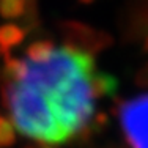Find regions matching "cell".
Listing matches in <instances>:
<instances>
[{
  "mask_svg": "<svg viewBox=\"0 0 148 148\" xmlns=\"http://www.w3.org/2000/svg\"><path fill=\"white\" fill-rule=\"evenodd\" d=\"M95 73L93 57L66 44L41 60L22 58L16 77L3 85L14 129L46 145L77 134L93 117Z\"/></svg>",
  "mask_w": 148,
  "mask_h": 148,
  "instance_id": "obj_1",
  "label": "cell"
},
{
  "mask_svg": "<svg viewBox=\"0 0 148 148\" xmlns=\"http://www.w3.org/2000/svg\"><path fill=\"white\" fill-rule=\"evenodd\" d=\"M118 118L125 139L131 148H148V93L123 101Z\"/></svg>",
  "mask_w": 148,
  "mask_h": 148,
  "instance_id": "obj_2",
  "label": "cell"
},
{
  "mask_svg": "<svg viewBox=\"0 0 148 148\" xmlns=\"http://www.w3.org/2000/svg\"><path fill=\"white\" fill-rule=\"evenodd\" d=\"M62 30L66 38V46L76 47L90 55L101 52L110 44V38L106 33L80 22H65Z\"/></svg>",
  "mask_w": 148,
  "mask_h": 148,
  "instance_id": "obj_3",
  "label": "cell"
},
{
  "mask_svg": "<svg viewBox=\"0 0 148 148\" xmlns=\"http://www.w3.org/2000/svg\"><path fill=\"white\" fill-rule=\"evenodd\" d=\"M25 32L16 24H5L0 27V54H10L13 47L22 44Z\"/></svg>",
  "mask_w": 148,
  "mask_h": 148,
  "instance_id": "obj_4",
  "label": "cell"
},
{
  "mask_svg": "<svg viewBox=\"0 0 148 148\" xmlns=\"http://www.w3.org/2000/svg\"><path fill=\"white\" fill-rule=\"evenodd\" d=\"M118 87V82L114 76L107 73H95L91 77V91H93L95 99L98 98L112 96Z\"/></svg>",
  "mask_w": 148,
  "mask_h": 148,
  "instance_id": "obj_5",
  "label": "cell"
},
{
  "mask_svg": "<svg viewBox=\"0 0 148 148\" xmlns=\"http://www.w3.org/2000/svg\"><path fill=\"white\" fill-rule=\"evenodd\" d=\"M27 0H0V16L6 21L19 19L25 14Z\"/></svg>",
  "mask_w": 148,
  "mask_h": 148,
  "instance_id": "obj_6",
  "label": "cell"
},
{
  "mask_svg": "<svg viewBox=\"0 0 148 148\" xmlns=\"http://www.w3.org/2000/svg\"><path fill=\"white\" fill-rule=\"evenodd\" d=\"M55 44L49 40H41V41H35L32 43L25 51V58L27 60H41L44 57H47L52 51H54Z\"/></svg>",
  "mask_w": 148,
  "mask_h": 148,
  "instance_id": "obj_7",
  "label": "cell"
},
{
  "mask_svg": "<svg viewBox=\"0 0 148 148\" xmlns=\"http://www.w3.org/2000/svg\"><path fill=\"white\" fill-rule=\"evenodd\" d=\"M16 142V129L13 123L0 115V148H10Z\"/></svg>",
  "mask_w": 148,
  "mask_h": 148,
  "instance_id": "obj_8",
  "label": "cell"
},
{
  "mask_svg": "<svg viewBox=\"0 0 148 148\" xmlns=\"http://www.w3.org/2000/svg\"><path fill=\"white\" fill-rule=\"evenodd\" d=\"M137 84L142 87H148V65H145L137 74Z\"/></svg>",
  "mask_w": 148,
  "mask_h": 148,
  "instance_id": "obj_9",
  "label": "cell"
},
{
  "mask_svg": "<svg viewBox=\"0 0 148 148\" xmlns=\"http://www.w3.org/2000/svg\"><path fill=\"white\" fill-rule=\"evenodd\" d=\"M145 51H148V36H147V40H145Z\"/></svg>",
  "mask_w": 148,
  "mask_h": 148,
  "instance_id": "obj_10",
  "label": "cell"
},
{
  "mask_svg": "<svg viewBox=\"0 0 148 148\" xmlns=\"http://www.w3.org/2000/svg\"><path fill=\"white\" fill-rule=\"evenodd\" d=\"M40 148H51V145H46V143H43V145H41Z\"/></svg>",
  "mask_w": 148,
  "mask_h": 148,
  "instance_id": "obj_11",
  "label": "cell"
},
{
  "mask_svg": "<svg viewBox=\"0 0 148 148\" xmlns=\"http://www.w3.org/2000/svg\"><path fill=\"white\" fill-rule=\"evenodd\" d=\"M80 2H84V3H90V2H93V0H80Z\"/></svg>",
  "mask_w": 148,
  "mask_h": 148,
  "instance_id": "obj_12",
  "label": "cell"
},
{
  "mask_svg": "<svg viewBox=\"0 0 148 148\" xmlns=\"http://www.w3.org/2000/svg\"><path fill=\"white\" fill-rule=\"evenodd\" d=\"M25 148H40V147H25Z\"/></svg>",
  "mask_w": 148,
  "mask_h": 148,
  "instance_id": "obj_13",
  "label": "cell"
},
{
  "mask_svg": "<svg viewBox=\"0 0 148 148\" xmlns=\"http://www.w3.org/2000/svg\"><path fill=\"white\" fill-rule=\"evenodd\" d=\"M0 79H2V76H0Z\"/></svg>",
  "mask_w": 148,
  "mask_h": 148,
  "instance_id": "obj_14",
  "label": "cell"
}]
</instances>
